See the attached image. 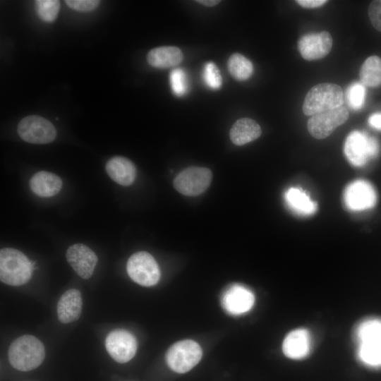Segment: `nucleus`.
<instances>
[{"mask_svg":"<svg viewBox=\"0 0 381 381\" xmlns=\"http://www.w3.org/2000/svg\"><path fill=\"white\" fill-rule=\"evenodd\" d=\"M368 16L373 26L381 32V0L373 1L368 7Z\"/></svg>","mask_w":381,"mask_h":381,"instance_id":"31","label":"nucleus"},{"mask_svg":"<svg viewBox=\"0 0 381 381\" xmlns=\"http://www.w3.org/2000/svg\"><path fill=\"white\" fill-rule=\"evenodd\" d=\"M83 300L80 291L71 289L60 297L57 304V315L59 321L67 324L77 320L82 312Z\"/></svg>","mask_w":381,"mask_h":381,"instance_id":"16","label":"nucleus"},{"mask_svg":"<svg viewBox=\"0 0 381 381\" xmlns=\"http://www.w3.org/2000/svg\"><path fill=\"white\" fill-rule=\"evenodd\" d=\"M65 3L69 8L75 11L87 12L95 10L100 1L97 0H66Z\"/></svg>","mask_w":381,"mask_h":381,"instance_id":"30","label":"nucleus"},{"mask_svg":"<svg viewBox=\"0 0 381 381\" xmlns=\"http://www.w3.org/2000/svg\"><path fill=\"white\" fill-rule=\"evenodd\" d=\"M262 133L259 124L249 118L237 120L230 130V139L236 145H243L258 138Z\"/></svg>","mask_w":381,"mask_h":381,"instance_id":"20","label":"nucleus"},{"mask_svg":"<svg viewBox=\"0 0 381 381\" xmlns=\"http://www.w3.org/2000/svg\"><path fill=\"white\" fill-rule=\"evenodd\" d=\"M344 200L351 210H365L375 205L377 195L370 183L364 180H356L346 188Z\"/></svg>","mask_w":381,"mask_h":381,"instance_id":"13","label":"nucleus"},{"mask_svg":"<svg viewBox=\"0 0 381 381\" xmlns=\"http://www.w3.org/2000/svg\"><path fill=\"white\" fill-rule=\"evenodd\" d=\"M202 78L206 85L212 90H217L222 86V75L213 62L210 61L205 65Z\"/></svg>","mask_w":381,"mask_h":381,"instance_id":"29","label":"nucleus"},{"mask_svg":"<svg viewBox=\"0 0 381 381\" xmlns=\"http://www.w3.org/2000/svg\"><path fill=\"white\" fill-rule=\"evenodd\" d=\"M344 92L341 87L334 83H324L313 86L306 94L303 111L307 116H313L342 106Z\"/></svg>","mask_w":381,"mask_h":381,"instance_id":"3","label":"nucleus"},{"mask_svg":"<svg viewBox=\"0 0 381 381\" xmlns=\"http://www.w3.org/2000/svg\"><path fill=\"white\" fill-rule=\"evenodd\" d=\"M31 190L40 197L56 195L62 187V181L57 175L44 171L35 173L30 180Z\"/></svg>","mask_w":381,"mask_h":381,"instance_id":"18","label":"nucleus"},{"mask_svg":"<svg viewBox=\"0 0 381 381\" xmlns=\"http://www.w3.org/2000/svg\"><path fill=\"white\" fill-rule=\"evenodd\" d=\"M202 355V349L197 342L185 339L171 346L166 353V361L174 372L185 373L199 363Z\"/></svg>","mask_w":381,"mask_h":381,"instance_id":"5","label":"nucleus"},{"mask_svg":"<svg viewBox=\"0 0 381 381\" xmlns=\"http://www.w3.org/2000/svg\"><path fill=\"white\" fill-rule=\"evenodd\" d=\"M255 297L248 287L238 284L229 286L223 292L221 303L229 314L240 315L249 312L253 307Z\"/></svg>","mask_w":381,"mask_h":381,"instance_id":"11","label":"nucleus"},{"mask_svg":"<svg viewBox=\"0 0 381 381\" xmlns=\"http://www.w3.org/2000/svg\"><path fill=\"white\" fill-rule=\"evenodd\" d=\"M355 344L381 343V318H367L358 322L353 331Z\"/></svg>","mask_w":381,"mask_h":381,"instance_id":"21","label":"nucleus"},{"mask_svg":"<svg viewBox=\"0 0 381 381\" xmlns=\"http://www.w3.org/2000/svg\"><path fill=\"white\" fill-rule=\"evenodd\" d=\"M227 68L231 75L239 81L248 80L253 73L252 62L238 53L230 56L227 61Z\"/></svg>","mask_w":381,"mask_h":381,"instance_id":"24","label":"nucleus"},{"mask_svg":"<svg viewBox=\"0 0 381 381\" xmlns=\"http://www.w3.org/2000/svg\"><path fill=\"white\" fill-rule=\"evenodd\" d=\"M349 105L355 110H358L364 104L366 90L365 87L361 83H352L347 90L346 92Z\"/></svg>","mask_w":381,"mask_h":381,"instance_id":"27","label":"nucleus"},{"mask_svg":"<svg viewBox=\"0 0 381 381\" xmlns=\"http://www.w3.org/2000/svg\"><path fill=\"white\" fill-rule=\"evenodd\" d=\"M66 257L76 274L85 279L92 275L98 260L96 254L89 247L81 243L71 246L67 249Z\"/></svg>","mask_w":381,"mask_h":381,"instance_id":"15","label":"nucleus"},{"mask_svg":"<svg viewBox=\"0 0 381 381\" xmlns=\"http://www.w3.org/2000/svg\"><path fill=\"white\" fill-rule=\"evenodd\" d=\"M105 347L114 361L124 363L134 357L137 351V341L127 330L116 329L107 335Z\"/></svg>","mask_w":381,"mask_h":381,"instance_id":"10","label":"nucleus"},{"mask_svg":"<svg viewBox=\"0 0 381 381\" xmlns=\"http://www.w3.org/2000/svg\"><path fill=\"white\" fill-rule=\"evenodd\" d=\"M212 172L205 167H190L181 171L174 181L178 192L187 196H195L205 192L212 181Z\"/></svg>","mask_w":381,"mask_h":381,"instance_id":"7","label":"nucleus"},{"mask_svg":"<svg viewBox=\"0 0 381 381\" xmlns=\"http://www.w3.org/2000/svg\"><path fill=\"white\" fill-rule=\"evenodd\" d=\"M332 38L327 31L309 33L302 36L298 42L301 56L308 61L324 58L331 51Z\"/></svg>","mask_w":381,"mask_h":381,"instance_id":"14","label":"nucleus"},{"mask_svg":"<svg viewBox=\"0 0 381 381\" xmlns=\"http://www.w3.org/2000/svg\"><path fill=\"white\" fill-rule=\"evenodd\" d=\"M38 16L44 21L53 22L59 11L60 1L57 0H37L35 1Z\"/></svg>","mask_w":381,"mask_h":381,"instance_id":"26","label":"nucleus"},{"mask_svg":"<svg viewBox=\"0 0 381 381\" xmlns=\"http://www.w3.org/2000/svg\"><path fill=\"white\" fill-rule=\"evenodd\" d=\"M361 83L365 87H375L381 85V59L371 56L365 59L360 69Z\"/></svg>","mask_w":381,"mask_h":381,"instance_id":"23","label":"nucleus"},{"mask_svg":"<svg viewBox=\"0 0 381 381\" xmlns=\"http://www.w3.org/2000/svg\"><path fill=\"white\" fill-rule=\"evenodd\" d=\"M8 361L20 371H29L37 368L44 361L45 350L43 344L35 337L23 335L14 340L9 346Z\"/></svg>","mask_w":381,"mask_h":381,"instance_id":"1","label":"nucleus"},{"mask_svg":"<svg viewBox=\"0 0 381 381\" xmlns=\"http://www.w3.org/2000/svg\"><path fill=\"white\" fill-rule=\"evenodd\" d=\"M126 269L131 279L143 286H154L160 278V271L156 260L145 251L133 254L127 262Z\"/></svg>","mask_w":381,"mask_h":381,"instance_id":"6","label":"nucleus"},{"mask_svg":"<svg viewBox=\"0 0 381 381\" xmlns=\"http://www.w3.org/2000/svg\"><path fill=\"white\" fill-rule=\"evenodd\" d=\"M296 2L306 8H314L320 7L327 3L326 0H297Z\"/></svg>","mask_w":381,"mask_h":381,"instance_id":"32","label":"nucleus"},{"mask_svg":"<svg viewBox=\"0 0 381 381\" xmlns=\"http://www.w3.org/2000/svg\"><path fill=\"white\" fill-rule=\"evenodd\" d=\"M356 354L360 362L370 367H381V343L356 344Z\"/></svg>","mask_w":381,"mask_h":381,"instance_id":"25","label":"nucleus"},{"mask_svg":"<svg viewBox=\"0 0 381 381\" xmlns=\"http://www.w3.org/2000/svg\"><path fill=\"white\" fill-rule=\"evenodd\" d=\"M288 207L301 215H310L317 210V205L301 188L292 187L284 195Z\"/></svg>","mask_w":381,"mask_h":381,"instance_id":"22","label":"nucleus"},{"mask_svg":"<svg viewBox=\"0 0 381 381\" xmlns=\"http://www.w3.org/2000/svg\"><path fill=\"white\" fill-rule=\"evenodd\" d=\"M313 348V337L306 327L291 329L284 337L282 350L284 355L291 360H303L307 358Z\"/></svg>","mask_w":381,"mask_h":381,"instance_id":"12","label":"nucleus"},{"mask_svg":"<svg viewBox=\"0 0 381 381\" xmlns=\"http://www.w3.org/2000/svg\"><path fill=\"white\" fill-rule=\"evenodd\" d=\"M170 85L174 95L178 97L184 95L188 88L186 72L182 68L174 69L169 75Z\"/></svg>","mask_w":381,"mask_h":381,"instance_id":"28","label":"nucleus"},{"mask_svg":"<svg viewBox=\"0 0 381 381\" xmlns=\"http://www.w3.org/2000/svg\"><path fill=\"white\" fill-rule=\"evenodd\" d=\"M107 173L109 177L119 185H131L136 176V169L128 159L116 156L111 158L106 164Z\"/></svg>","mask_w":381,"mask_h":381,"instance_id":"17","label":"nucleus"},{"mask_svg":"<svg viewBox=\"0 0 381 381\" xmlns=\"http://www.w3.org/2000/svg\"><path fill=\"white\" fill-rule=\"evenodd\" d=\"M183 59L181 50L173 46L156 47L147 55L148 64L157 68H167L179 64Z\"/></svg>","mask_w":381,"mask_h":381,"instance_id":"19","label":"nucleus"},{"mask_svg":"<svg viewBox=\"0 0 381 381\" xmlns=\"http://www.w3.org/2000/svg\"><path fill=\"white\" fill-rule=\"evenodd\" d=\"M34 263L20 250L11 248L0 250V279L11 286H20L31 278Z\"/></svg>","mask_w":381,"mask_h":381,"instance_id":"2","label":"nucleus"},{"mask_svg":"<svg viewBox=\"0 0 381 381\" xmlns=\"http://www.w3.org/2000/svg\"><path fill=\"white\" fill-rule=\"evenodd\" d=\"M19 136L25 142L33 144H46L52 142L56 136L54 125L40 116H28L18 125Z\"/></svg>","mask_w":381,"mask_h":381,"instance_id":"8","label":"nucleus"},{"mask_svg":"<svg viewBox=\"0 0 381 381\" xmlns=\"http://www.w3.org/2000/svg\"><path fill=\"white\" fill-rule=\"evenodd\" d=\"M344 151L350 163L356 167H362L378 155L380 144L376 138L354 131L347 136Z\"/></svg>","mask_w":381,"mask_h":381,"instance_id":"4","label":"nucleus"},{"mask_svg":"<svg viewBox=\"0 0 381 381\" xmlns=\"http://www.w3.org/2000/svg\"><path fill=\"white\" fill-rule=\"evenodd\" d=\"M349 116V111L344 106L313 115L307 123L308 132L315 138L324 139L344 123Z\"/></svg>","mask_w":381,"mask_h":381,"instance_id":"9","label":"nucleus"},{"mask_svg":"<svg viewBox=\"0 0 381 381\" xmlns=\"http://www.w3.org/2000/svg\"><path fill=\"white\" fill-rule=\"evenodd\" d=\"M196 2L204 5L205 6L212 7L217 5L221 2V1L217 0H198Z\"/></svg>","mask_w":381,"mask_h":381,"instance_id":"34","label":"nucleus"},{"mask_svg":"<svg viewBox=\"0 0 381 381\" xmlns=\"http://www.w3.org/2000/svg\"><path fill=\"white\" fill-rule=\"evenodd\" d=\"M369 125L377 130L381 131V113H375L368 118Z\"/></svg>","mask_w":381,"mask_h":381,"instance_id":"33","label":"nucleus"}]
</instances>
